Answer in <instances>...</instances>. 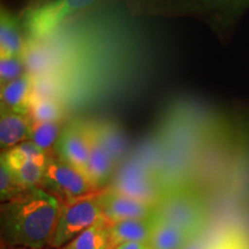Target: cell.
I'll return each instance as SVG.
<instances>
[{
    "label": "cell",
    "instance_id": "6da1fadb",
    "mask_svg": "<svg viewBox=\"0 0 249 249\" xmlns=\"http://www.w3.org/2000/svg\"><path fill=\"white\" fill-rule=\"evenodd\" d=\"M60 201L40 187L24 189L1 204V244L27 249L51 248Z\"/></svg>",
    "mask_w": 249,
    "mask_h": 249
},
{
    "label": "cell",
    "instance_id": "7a4b0ae2",
    "mask_svg": "<svg viewBox=\"0 0 249 249\" xmlns=\"http://www.w3.org/2000/svg\"><path fill=\"white\" fill-rule=\"evenodd\" d=\"M154 214L193 236L202 234L208 222V210L203 198L188 187L164 189L154 205Z\"/></svg>",
    "mask_w": 249,
    "mask_h": 249
},
{
    "label": "cell",
    "instance_id": "3957f363",
    "mask_svg": "<svg viewBox=\"0 0 249 249\" xmlns=\"http://www.w3.org/2000/svg\"><path fill=\"white\" fill-rule=\"evenodd\" d=\"M99 193L101 189L81 197L60 201V213L51 248L61 249L88 227L104 219Z\"/></svg>",
    "mask_w": 249,
    "mask_h": 249
},
{
    "label": "cell",
    "instance_id": "277c9868",
    "mask_svg": "<svg viewBox=\"0 0 249 249\" xmlns=\"http://www.w3.org/2000/svg\"><path fill=\"white\" fill-rule=\"evenodd\" d=\"M97 0H53L33 8L26 17V28L33 40H42L54 34L68 18Z\"/></svg>",
    "mask_w": 249,
    "mask_h": 249
},
{
    "label": "cell",
    "instance_id": "5b68a950",
    "mask_svg": "<svg viewBox=\"0 0 249 249\" xmlns=\"http://www.w3.org/2000/svg\"><path fill=\"white\" fill-rule=\"evenodd\" d=\"M43 183L59 201L81 197L99 191L85 172L61 158L54 157H49Z\"/></svg>",
    "mask_w": 249,
    "mask_h": 249
},
{
    "label": "cell",
    "instance_id": "8992f818",
    "mask_svg": "<svg viewBox=\"0 0 249 249\" xmlns=\"http://www.w3.org/2000/svg\"><path fill=\"white\" fill-rule=\"evenodd\" d=\"M1 160L24 188L39 187L44 181L49 154L31 141L22 142L1 155Z\"/></svg>",
    "mask_w": 249,
    "mask_h": 249
},
{
    "label": "cell",
    "instance_id": "52a82bcc",
    "mask_svg": "<svg viewBox=\"0 0 249 249\" xmlns=\"http://www.w3.org/2000/svg\"><path fill=\"white\" fill-rule=\"evenodd\" d=\"M110 187L121 194L150 205H155L164 192L155 174L138 163L124 166Z\"/></svg>",
    "mask_w": 249,
    "mask_h": 249
},
{
    "label": "cell",
    "instance_id": "ba28073f",
    "mask_svg": "<svg viewBox=\"0 0 249 249\" xmlns=\"http://www.w3.org/2000/svg\"><path fill=\"white\" fill-rule=\"evenodd\" d=\"M99 203L105 222L108 224L126 219L148 218L154 213V205L121 194L111 187L101 189Z\"/></svg>",
    "mask_w": 249,
    "mask_h": 249
},
{
    "label": "cell",
    "instance_id": "9c48e42d",
    "mask_svg": "<svg viewBox=\"0 0 249 249\" xmlns=\"http://www.w3.org/2000/svg\"><path fill=\"white\" fill-rule=\"evenodd\" d=\"M59 158L85 172L87 176L89 161V138L87 126L71 124L58 140Z\"/></svg>",
    "mask_w": 249,
    "mask_h": 249
},
{
    "label": "cell",
    "instance_id": "30bf717a",
    "mask_svg": "<svg viewBox=\"0 0 249 249\" xmlns=\"http://www.w3.org/2000/svg\"><path fill=\"white\" fill-rule=\"evenodd\" d=\"M89 138L88 177L97 189L110 178L113 172L116 158L103 141L97 126H87Z\"/></svg>",
    "mask_w": 249,
    "mask_h": 249
},
{
    "label": "cell",
    "instance_id": "8fae6325",
    "mask_svg": "<svg viewBox=\"0 0 249 249\" xmlns=\"http://www.w3.org/2000/svg\"><path fill=\"white\" fill-rule=\"evenodd\" d=\"M107 224L108 249H117L119 246L128 242H148L150 238L151 216Z\"/></svg>",
    "mask_w": 249,
    "mask_h": 249
},
{
    "label": "cell",
    "instance_id": "7c38bea8",
    "mask_svg": "<svg viewBox=\"0 0 249 249\" xmlns=\"http://www.w3.org/2000/svg\"><path fill=\"white\" fill-rule=\"evenodd\" d=\"M193 236L173 224L151 214V233L148 244L151 249H183Z\"/></svg>",
    "mask_w": 249,
    "mask_h": 249
},
{
    "label": "cell",
    "instance_id": "4fadbf2b",
    "mask_svg": "<svg viewBox=\"0 0 249 249\" xmlns=\"http://www.w3.org/2000/svg\"><path fill=\"white\" fill-rule=\"evenodd\" d=\"M34 80L29 74L1 86V111L28 114L33 101Z\"/></svg>",
    "mask_w": 249,
    "mask_h": 249
},
{
    "label": "cell",
    "instance_id": "5bb4252c",
    "mask_svg": "<svg viewBox=\"0 0 249 249\" xmlns=\"http://www.w3.org/2000/svg\"><path fill=\"white\" fill-rule=\"evenodd\" d=\"M31 121L28 114L13 111H1L0 118V144L11 149L29 138Z\"/></svg>",
    "mask_w": 249,
    "mask_h": 249
},
{
    "label": "cell",
    "instance_id": "9a60e30c",
    "mask_svg": "<svg viewBox=\"0 0 249 249\" xmlns=\"http://www.w3.org/2000/svg\"><path fill=\"white\" fill-rule=\"evenodd\" d=\"M24 50H26V46H24L18 21L7 9L1 8L0 55L1 57H22Z\"/></svg>",
    "mask_w": 249,
    "mask_h": 249
},
{
    "label": "cell",
    "instance_id": "2e32d148",
    "mask_svg": "<svg viewBox=\"0 0 249 249\" xmlns=\"http://www.w3.org/2000/svg\"><path fill=\"white\" fill-rule=\"evenodd\" d=\"M61 249H108V231L105 219L88 227Z\"/></svg>",
    "mask_w": 249,
    "mask_h": 249
},
{
    "label": "cell",
    "instance_id": "e0dca14e",
    "mask_svg": "<svg viewBox=\"0 0 249 249\" xmlns=\"http://www.w3.org/2000/svg\"><path fill=\"white\" fill-rule=\"evenodd\" d=\"M28 117L31 123H58L62 107L57 98H33Z\"/></svg>",
    "mask_w": 249,
    "mask_h": 249
},
{
    "label": "cell",
    "instance_id": "ac0fdd59",
    "mask_svg": "<svg viewBox=\"0 0 249 249\" xmlns=\"http://www.w3.org/2000/svg\"><path fill=\"white\" fill-rule=\"evenodd\" d=\"M59 136L58 123H31L29 130L30 141L49 154Z\"/></svg>",
    "mask_w": 249,
    "mask_h": 249
},
{
    "label": "cell",
    "instance_id": "d6986e66",
    "mask_svg": "<svg viewBox=\"0 0 249 249\" xmlns=\"http://www.w3.org/2000/svg\"><path fill=\"white\" fill-rule=\"evenodd\" d=\"M24 187L18 183L17 178L13 176V173L9 171L6 166V164L2 160H0V195H1V201L6 202L11 198L23 192Z\"/></svg>",
    "mask_w": 249,
    "mask_h": 249
},
{
    "label": "cell",
    "instance_id": "ffe728a7",
    "mask_svg": "<svg viewBox=\"0 0 249 249\" xmlns=\"http://www.w3.org/2000/svg\"><path fill=\"white\" fill-rule=\"evenodd\" d=\"M24 60L22 57H1L0 59V80L1 86L22 76Z\"/></svg>",
    "mask_w": 249,
    "mask_h": 249
},
{
    "label": "cell",
    "instance_id": "44dd1931",
    "mask_svg": "<svg viewBox=\"0 0 249 249\" xmlns=\"http://www.w3.org/2000/svg\"><path fill=\"white\" fill-rule=\"evenodd\" d=\"M117 249H151L148 242H128L118 247Z\"/></svg>",
    "mask_w": 249,
    "mask_h": 249
},
{
    "label": "cell",
    "instance_id": "7402d4cb",
    "mask_svg": "<svg viewBox=\"0 0 249 249\" xmlns=\"http://www.w3.org/2000/svg\"><path fill=\"white\" fill-rule=\"evenodd\" d=\"M1 249H27V248H20V247H12V246H7L5 244H1Z\"/></svg>",
    "mask_w": 249,
    "mask_h": 249
}]
</instances>
